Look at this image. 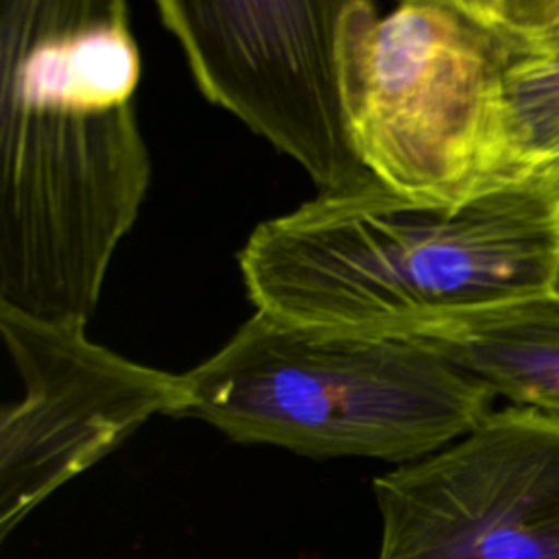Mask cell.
Returning <instances> with one entry per match:
<instances>
[{
  "instance_id": "cell-3",
  "label": "cell",
  "mask_w": 559,
  "mask_h": 559,
  "mask_svg": "<svg viewBox=\"0 0 559 559\" xmlns=\"http://www.w3.org/2000/svg\"><path fill=\"white\" fill-rule=\"evenodd\" d=\"M183 382L186 415L231 441L397 465L465 437L496 400L415 338L306 328L260 310Z\"/></svg>"
},
{
  "instance_id": "cell-7",
  "label": "cell",
  "mask_w": 559,
  "mask_h": 559,
  "mask_svg": "<svg viewBox=\"0 0 559 559\" xmlns=\"http://www.w3.org/2000/svg\"><path fill=\"white\" fill-rule=\"evenodd\" d=\"M378 559H559V417L493 411L373 478Z\"/></svg>"
},
{
  "instance_id": "cell-9",
  "label": "cell",
  "mask_w": 559,
  "mask_h": 559,
  "mask_svg": "<svg viewBox=\"0 0 559 559\" xmlns=\"http://www.w3.org/2000/svg\"><path fill=\"white\" fill-rule=\"evenodd\" d=\"M502 124L515 183L559 168V61H520L504 70Z\"/></svg>"
},
{
  "instance_id": "cell-5",
  "label": "cell",
  "mask_w": 559,
  "mask_h": 559,
  "mask_svg": "<svg viewBox=\"0 0 559 559\" xmlns=\"http://www.w3.org/2000/svg\"><path fill=\"white\" fill-rule=\"evenodd\" d=\"M347 0L155 4L201 94L293 157L319 194L371 181L349 127L341 31Z\"/></svg>"
},
{
  "instance_id": "cell-4",
  "label": "cell",
  "mask_w": 559,
  "mask_h": 559,
  "mask_svg": "<svg viewBox=\"0 0 559 559\" xmlns=\"http://www.w3.org/2000/svg\"><path fill=\"white\" fill-rule=\"evenodd\" d=\"M341 66L356 151L413 201L463 205L515 186L504 124L509 57L469 0H347Z\"/></svg>"
},
{
  "instance_id": "cell-8",
  "label": "cell",
  "mask_w": 559,
  "mask_h": 559,
  "mask_svg": "<svg viewBox=\"0 0 559 559\" xmlns=\"http://www.w3.org/2000/svg\"><path fill=\"white\" fill-rule=\"evenodd\" d=\"M426 343L511 406L559 417V301H533L428 323Z\"/></svg>"
},
{
  "instance_id": "cell-2",
  "label": "cell",
  "mask_w": 559,
  "mask_h": 559,
  "mask_svg": "<svg viewBox=\"0 0 559 559\" xmlns=\"http://www.w3.org/2000/svg\"><path fill=\"white\" fill-rule=\"evenodd\" d=\"M238 266L260 312L404 338L452 317L559 301V201L526 181L435 205L371 181L260 223Z\"/></svg>"
},
{
  "instance_id": "cell-10",
  "label": "cell",
  "mask_w": 559,
  "mask_h": 559,
  "mask_svg": "<svg viewBox=\"0 0 559 559\" xmlns=\"http://www.w3.org/2000/svg\"><path fill=\"white\" fill-rule=\"evenodd\" d=\"M533 181H537L550 197H555L559 201V168H555V170H550V173H546V175H542L539 179H533Z\"/></svg>"
},
{
  "instance_id": "cell-6",
  "label": "cell",
  "mask_w": 559,
  "mask_h": 559,
  "mask_svg": "<svg viewBox=\"0 0 559 559\" xmlns=\"http://www.w3.org/2000/svg\"><path fill=\"white\" fill-rule=\"evenodd\" d=\"M0 304V334L24 382L0 413V535L94 467L155 415H186L183 373L133 362L87 336Z\"/></svg>"
},
{
  "instance_id": "cell-1",
  "label": "cell",
  "mask_w": 559,
  "mask_h": 559,
  "mask_svg": "<svg viewBox=\"0 0 559 559\" xmlns=\"http://www.w3.org/2000/svg\"><path fill=\"white\" fill-rule=\"evenodd\" d=\"M120 0L0 9V304L90 321L151 183Z\"/></svg>"
},
{
  "instance_id": "cell-11",
  "label": "cell",
  "mask_w": 559,
  "mask_h": 559,
  "mask_svg": "<svg viewBox=\"0 0 559 559\" xmlns=\"http://www.w3.org/2000/svg\"><path fill=\"white\" fill-rule=\"evenodd\" d=\"M542 61H559V39H557V46H555V52L550 59H542Z\"/></svg>"
}]
</instances>
